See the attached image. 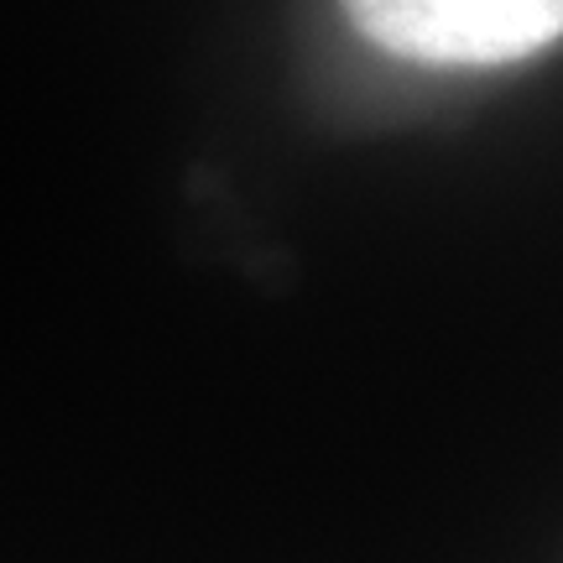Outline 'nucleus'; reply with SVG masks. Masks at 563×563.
I'll return each mask as SVG.
<instances>
[{"label":"nucleus","instance_id":"nucleus-1","mask_svg":"<svg viewBox=\"0 0 563 563\" xmlns=\"http://www.w3.org/2000/svg\"><path fill=\"white\" fill-rule=\"evenodd\" d=\"M361 37L407 63L496 68L563 37V0H344Z\"/></svg>","mask_w":563,"mask_h":563}]
</instances>
